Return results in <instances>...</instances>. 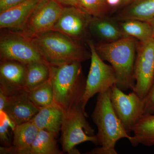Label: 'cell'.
<instances>
[{
    "label": "cell",
    "instance_id": "cell-5",
    "mask_svg": "<svg viewBox=\"0 0 154 154\" xmlns=\"http://www.w3.org/2000/svg\"><path fill=\"white\" fill-rule=\"evenodd\" d=\"M87 113L82 105L65 113L61 128L60 142L64 152L79 154L77 146L86 142L98 145L95 130L87 120Z\"/></svg>",
    "mask_w": 154,
    "mask_h": 154
},
{
    "label": "cell",
    "instance_id": "cell-15",
    "mask_svg": "<svg viewBox=\"0 0 154 154\" xmlns=\"http://www.w3.org/2000/svg\"><path fill=\"white\" fill-rule=\"evenodd\" d=\"M44 0H26L0 13V28L18 30Z\"/></svg>",
    "mask_w": 154,
    "mask_h": 154
},
{
    "label": "cell",
    "instance_id": "cell-8",
    "mask_svg": "<svg viewBox=\"0 0 154 154\" xmlns=\"http://www.w3.org/2000/svg\"><path fill=\"white\" fill-rule=\"evenodd\" d=\"M110 100L114 112L128 134L144 114V103L134 91L126 94L114 85L111 88Z\"/></svg>",
    "mask_w": 154,
    "mask_h": 154
},
{
    "label": "cell",
    "instance_id": "cell-24",
    "mask_svg": "<svg viewBox=\"0 0 154 154\" xmlns=\"http://www.w3.org/2000/svg\"><path fill=\"white\" fill-rule=\"evenodd\" d=\"M109 7L106 0H78V8L92 17H107Z\"/></svg>",
    "mask_w": 154,
    "mask_h": 154
},
{
    "label": "cell",
    "instance_id": "cell-27",
    "mask_svg": "<svg viewBox=\"0 0 154 154\" xmlns=\"http://www.w3.org/2000/svg\"><path fill=\"white\" fill-rule=\"evenodd\" d=\"M26 0H0V13L21 4Z\"/></svg>",
    "mask_w": 154,
    "mask_h": 154
},
{
    "label": "cell",
    "instance_id": "cell-19",
    "mask_svg": "<svg viewBox=\"0 0 154 154\" xmlns=\"http://www.w3.org/2000/svg\"><path fill=\"white\" fill-rule=\"evenodd\" d=\"M131 131L133 135L129 141L133 146H154V113L143 115Z\"/></svg>",
    "mask_w": 154,
    "mask_h": 154
},
{
    "label": "cell",
    "instance_id": "cell-30",
    "mask_svg": "<svg viewBox=\"0 0 154 154\" xmlns=\"http://www.w3.org/2000/svg\"><path fill=\"white\" fill-rule=\"evenodd\" d=\"M120 0H106L109 7H116L120 5Z\"/></svg>",
    "mask_w": 154,
    "mask_h": 154
},
{
    "label": "cell",
    "instance_id": "cell-18",
    "mask_svg": "<svg viewBox=\"0 0 154 154\" xmlns=\"http://www.w3.org/2000/svg\"><path fill=\"white\" fill-rule=\"evenodd\" d=\"M154 18V0H134L116 16L121 22L135 19L148 22Z\"/></svg>",
    "mask_w": 154,
    "mask_h": 154
},
{
    "label": "cell",
    "instance_id": "cell-28",
    "mask_svg": "<svg viewBox=\"0 0 154 154\" xmlns=\"http://www.w3.org/2000/svg\"><path fill=\"white\" fill-rule=\"evenodd\" d=\"M62 5L73 6L78 8V0H54Z\"/></svg>",
    "mask_w": 154,
    "mask_h": 154
},
{
    "label": "cell",
    "instance_id": "cell-6",
    "mask_svg": "<svg viewBox=\"0 0 154 154\" xmlns=\"http://www.w3.org/2000/svg\"><path fill=\"white\" fill-rule=\"evenodd\" d=\"M87 42L91 53V64L81 101V105L85 109L88 101L94 95L110 89L116 85V82L113 68L105 63L98 55L93 41L88 40Z\"/></svg>",
    "mask_w": 154,
    "mask_h": 154
},
{
    "label": "cell",
    "instance_id": "cell-20",
    "mask_svg": "<svg viewBox=\"0 0 154 154\" xmlns=\"http://www.w3.org/2000/svg\"><path fill=\"white\" fill-rule=\"evenodd\" d=\"M25 65L26 92H29L49 79L50 66L46 63L37 62Z\"/></svg>",
    "mask_w": 154,
    "mask_h": 154
},
{
    "label": "cell",
    "instance_id": "cell-14",
    "mask_svg": "<svg viewBox=\"0 0 154 154\" xmlns=\"http://www.w3.org/2000/svg\"><path fill=\"white\" fill-rule=\"evenodd\" d=\"M13 131L14 135L11 146L10 147L1 146L0 153L28 154L39 129L31 120L15 125Z\"/></svg>",
    "mask_w": 154,
    "mask_h": 154
},
{
    "label": "cell",
    "instance_id": "cell-17",
    "mask_svg": "<svg viewBox=\"0 0 154 154\" xmlns=\"http://www.w3.org/2000/svg\"><path fill=\"white\" fill-rule=\"evenodd\" d=\"M89 30L102 42H111L126 37L119 24L107 17H92Z\"/></svg>",
    "mask_w": 154,
    "mask_h": 154
},
{
    "label": "cell",
    "instance_id": "cell-9",
    "mask_svg": "<svg viewBox=\"0 0 154 154\" xmlns=\"http://www.w3.org/2000/svg\"><path fill=\"white\" fill-rule=\"evenodd\" d=\"M63 7L54 0H44L30 15L19 30H15L30 39L52 30Z\"/></svg>",
    "mask_w": 154,
    "mask_h": 154
},
{
    "label": "cell",
    "instance_id": "cell-23",
    "mask_svg": "<svg viewBox=\"0 0 154 154\" xmlns=\"http://www.w3.org/2000/svg\"><path fill=\"white\" fill-rule=\"evenodd\" d=\"M28 93L31 102L38 108L46 107L52 104L53 102V89L51 77L45 82Z\"/></svg>",
    "mask_w": 154,
    "mask_h": 154
},
{
    "label": "cell",
    "instance_id": "cell-4",
    "mask_svg": "<svg viewBox=\"0 0 154 154\" xmlns=\"http://www.w3.org/2000/svg\"><path fill=\"white\" fill-rule=\"evenodd\" d=\"M82 63L75 62L58 66H50L53 89V102L65 113L81 105L85 89Z\"/></svg>",
    "mask_w": 154,
    "mask_h": 154
},
{
    "label": "cell",
    "instance_id": "cell-1",
    "mask_svg": "<svg viewBox=\"0 0 154 154\" xmlns=\"http://www.w3.org/2000/svg\"><path fill=\"white\" fill-rule=\"evenodd\" d=\"M110 89L98 94L91 115L98 130L96 135L100 146L86 154H118L116 149L117 141L124 138L129 141L131 138L113 110L110 100Z\"/></svg>",
    "mask_w": 154,
    "mask_h": 154
},
{
    "label": "cell",
    "instance_id": "cell-3",
    "mask_svg": "<svg viewBox=\"0 0 154 154\" xmlns=\"http://www.w3.org/2000/svg\"><path fill=\"white\" fill-rule=\"evenodd\" d=\"M43 59L51 66L90 59L89 52L84 46L64 34L51 30L30 39Z\"/></svg>",
    "mask_w": 154,
    "mask_h": 154
},
{
    "label": "cell",
    "instance_id": "cell-22",
    "mask_svg": "<svg viewBox=\"0 0 154 154\" xmlns=\"http://www.w3.org/2000/svg\"><path fill=\"white\" fill-rule=\"evenodd\" d=\"M119 25L127 36H131L140 42H145L153 37L152 28L149 22L135 19L121 21Z\"/></svg>",
    "mask_w": 154,
    "mask_h": 154
},
{
    "label": "cell",
    "instance_id": "cell-7",
    "mask_svg": "<svg viewBox=\"0 0 154 154\" xmlns=\"http://www.w3.org/2000/svg\"><path fill=\"white\" fill-rule=\"evenodd\" d=\"M0 57L1 60L16 61L24 64L37 62L46 63L30 39L16 31L1 34Z\"/></svg>",
    "mask_w": 154,
    "mask_h": 154
},
{
    "label": "cell",
    "instance_id": "cell-13",
    "mask_svg": "<svg viewBox=\"0 0 154 154\" xmlns=\"http://www.w3.org/2000/svg\"><path fill=\"white\" fill-rule=\"evenodd\" d=\"M25 66L16 61L1 60L0 91L7 96L25 91Z\"/></svg>",
    "mask_w": 154,
    "mask_h": 154
},
{
    "label": "cell",
    "instance_id": "cell-31",
    "mask_svg": "<svg viewBox=\"0 0 154 154\" xmlns=\"http://www.w3.org/2000/svg\"><path fill=\"white\" fill-rule=\"evenodd\" d=\"M120 6H124L128 5L133 2L134 0H120Z\"/></svg>",
    "mask_w": 154,
    "mask_h": 154
},
{
    "label": "cell",
    "instance_id": "cell-10",
    "mask_svg": "<svg viewBox=\"0 0 154 154\" xmlns=\"http://www.w3.org/2000/svg\"><path fill=\"white\" fill-rule=\"evenodd\" d=\"M139 42L134 70L135 85L133 91L143 99L154 79V38Z\"/></svg>",
    "mask_w": 154,
    "mask_h": 154
},
{
    "label": "cell",
    "instance_id": "cell-11",
    "mask_svg": "<svg viewBox=\"0 0 154 154\" xmlns=\"http://www.w3.org/2000/svg\"><path fill=\"white\" fill-rule=\"evenodd\" d=\"M91 18L92 17L78 7H63L52 30L76 41H81L87 36Z\"/></svg>",
    "mask_w": 154,
    "mask_h": 154
},
{
    "label": "cell",
    "instance_id": "cell-25",
    "mask_svg": "<svg viewBox=\"0 0 154 154\" xmlns=\"http://www.w3.org/2000/svg\"><path fill=\"white\" fill-rule=\"evenodd\" d=\"M1 125H0V141L2 146L10 147L11 146L9 129L12 128L14 129V125L5 112H1Z\"/></svg>",
    "mask_w": 154,
    "mask_h": 154
},
{
    "label": "cell",
    "instance_id": "cell-12",
    "mask_svg": "<svg viewBox=\"0 0 154 154\" xmlns=\"http://www.w3.org/2000/svg\"><path fill=\"white\" fill-rule=\"evenodd\" d=\"M39 109L29 99L28 92L23 91L8 96L3 111L16 125L31 121Z\"/></svg>",
    "mask_w": 154,
    "mask_h": 154
},
{
    "label": "cell",
    "instance_id": "cell-32",
    "mask_svg": "<svg viewBox=\"0 0 154 154\" xmlns=\"http://www.w3.org/2000/svg\"><path fill=\"white\" fill-rule=\"evenodd\" d=\"M148 22H149V23L150 24L152 28L153 31V37L154 38V18L152 19L151 20L148 21Z\"/></svg>",
    "mask_w": 154,
    "mask_h": 154
},
{
    "label": "cell",
    "instance_id": "cell-21",
    "mask_svg": "<svg viewBox=\"0 0 154 154\" xmlns=\"http://www.w3.org/2000/svg\"><path fill=\"white\" fill-rule=\"evenodd\" d=\"M57 135L40 130L33 142L28 154H62L64 152L57 144Z\"/></svg>",
    "mask_w": 154,
    "mask_h": 154
},
{
    "label": "cell",
    "instance_id": "cell-2",
    "mask_svg": "<svg viewBox=\"0 0 154 154\" xmlns=\"http://www.w3.org/2000/svg\"><path fill=\"white\" fill-rule=\"evenodd\" d=\"M137 43V39L129 36L113 42L94 43L98 55L113 68L116 85L123 91H133L135 85L134 70Z\"/></svg>",
    "mask_w": 154,
    "mask_h": 154
},
{
    "label": "cell",
    "instance_id": "cell-16",
    "mask_svg": "<svg viewBox=\"0 0 154 154\" xmlns=\"http://www.w3.org/2000/svg\"><path fill=\"white\" fill-rule=\"evenodd\" d=\"M65 113L63 109L54 102L40 108L32 121L40 130L58 134L60 131Z\"/></svg>",
    "mask_w": 154,
    "mask_h": 154
},
{
    "label": "cell",
    "instance_id": "cell-26",
    "mask_svg": "<svg viewBox=\"0 0 154 154\" xmlns=\"http://www.w3.org/2000/svg\"><path fill=\"white\" fill-rule=\"evenodd\" d=\"M143 100L144 114H154V79L152 83V85Z\"/></svg>",
    "mask_w": 154,
    "mask_h": 154
},
{
    "label": "cell",
    "instance_id": "cell-29",
    "mask_svg": "<svg viewBox=\"0 0 154 154\" xmlns=\"http://www.w3.org/2000/svg\"><path fill=\"white\" fill-rule=\"evenodd\" d=\"M8 96L4 94V92L0 91V112L4 110L7 103Z\"/></svg>",
    "mask_w": 154,
    "mask_h": 154
}]
</instances>
